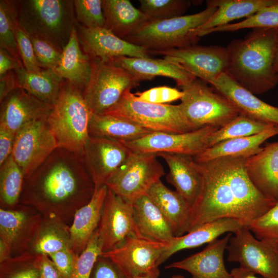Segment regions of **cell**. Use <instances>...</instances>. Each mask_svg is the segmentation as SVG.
I'll list each match as a JSON object with an SVG mask.
<instances>
[{"instance_id":"obj_1","label":"cell","mask_w":278,"mask_h":278,"mask_svg":"<svg viewBox=\"0 0 278 278\" xmlns=\"http://www.w3.org/2000/svg\"><path fill=\"white\" fill-rule=\"evenodd\" d=\"M247 159L223 157L195 162L202 184L191 207L188 232L222 218L237 219L248 227L277 201L265 197L253 185L246 168Z\"/></svg>"},{"instance_id":"obj_2","label":"cell","mask_w":278,"mask_h":278,"mask_svg":"<svg viewBox=\"0 0 278 278\" xmlns=\"http://www.w3.org/2000/svg\"><path fill=\"white\" fill-rule=\"evenodd\" d=\"M95 190L80 156L57 148L24 179L19 203L70 226L75 213L90 201Z\"/></svg>"},{"instance_id":"obj_3","label":"cell","mask_w":278,"mask_h":278,"mask_svg":"<svg viewBox=\"0 0 278 278\" xmlns=\"http://www.w3.org/2000/svg\"><path fill=\"white\" fill-rule=\"evenodd\" d=\"M278 28L253 29L227 46V74L254 95L265 93L278 84L273 60Z\"/></svg>"},{"instance_id":"obj_4","label":"cell","mask_w":278,"mask_h":278,"mask_svg":"<svg viewBox=\"0 0 278 278\" xmlns=\"http://www.w3.org/2000/svg\"><path fill=\"white\" fill-rule=\"evenodd\" d=\"M18 10L19 22L28 34L62 51L77 24L73 0H20Z\"/></svg>"},{"instance_id":"obj_5","label":"cell","mask_w":278,"mask_h":278,"mask_svg":"<svg viewBox=\"0 0 278 278\" xmlns=\"http://www.w3.org/2000/svg\"><path fill=\"white\" fill-rule=\"evenodd\" d=\"M92 113L82 92L64 80L47 119L58 148L79 156L82 154L90 136L89 125Z\"/></svg>"},{"instance_id":"obj_6","label":"cell","mask_w":278,"mask_h":278,"mask_svg":"<svg viewBox=\"0 0 278 278\" xmlns=\"http://www.w3.org/2000/svg\"><path fill=\"white\" fill-rule=\"evenodd\" d=\"M217 8L206 6L201 12L168 19L150 20L124 40L145 48L149 53L195 45L192 32L203 25Z\"/></svg>"},{"instance_id":"obj_7","label":"cell","mask_w":278,"mask_h":278,"mask_svg":"<svg viewBox=\"0 0 278 278\" xmlns=\"http://www.w3.org/2000/svg\"><path fill=\"white\" fill-rule=\"evenodd\" d=\"M207 84L195 78L181 88L183 96L178 105L194 130L205 127L219 128L240 114L229 99Z\"/></svg>"},{"instance_id":"obj_8","label":"cell","mask_w":278,"mask_h":278,"mask_svg":"<svg viewBox=\"0 0 278 278\" xmlns=\"http://www.w3.org/2000/svg\"><path fill=\"white\" fill-rule=\"evenodd\" d=\"M103 114L125 118L152 132L183 133L194 130L183 116L179 105L140 101L131 90Z\"/></svg>"},{"instance_id":"obj_9","label":"cell","mask_w":278,"mask_h":278,"mask_svg":"<svg viewBox=\"0 0 278 278\" xmlns=\"http://www.w3.org/2000/svg\"><path fill=\"white\" fill-rule=\"evenodd\" d=\"M91 59V76L83 95L93 113L103 114L119 101L124 94L139 85L125 70L109 61Z\"/></svg>"},{"instance_id":"obj_10","label":"cell","mask_w":278,"mask_h":278,"mask_svg":"<svg viewBox=\"0 0 278 278\" xmlns=\"http://www.w3.org/2000/svg\"><path fill=\"white\" fill-rule=\"evenodd\" d=\"M164 175V168L156 155L131 151L106 186L116 195L132 203L147 195L151 187Z\"/></svg>"},{"instance_id":"obj_11","label":"cell","mask_w":278,"mask_h":278,"mask_svg":"<svg viewBox=\"0 0 278 278\" xmlns=\"http://www.w3.org/2000/svg\"><path fill=\"white\" fill-rule=\"evenodd\" d=\"M168 246L134 236L101 255L113 262L129 278H158L160 260Z\"/></svg>"},{"instance_id":"obj_12","label":"cell","mask_w":278,"mask_h":278,"mask_svg":"<svg viewBox=\"0 0 278 278\" xmlns=\"http://www.w3.org/2000/svg\"><path fill=\"white\" fill-rule=\"evenodd\" d=\"M232 235L227 250L228 260L263 278H278V247L256 238L247 227Z\"/></svg>"},{"instance_id":"obj_13","label":"cell","mask_w":278,"mask_h":278,"mask_svg":"<svg viewBox=\"0 0 278 278\" xmlns=\"http://www.w3.org/2000/svg\"><path fill=\"white\" fill-rule=\"evenodd\" d=\"M47 119L31 121L15 133L11 155L25 178L58 148Z\"/></svg>"},{"instance_id":"obj_14","label":"cell","mask_w":278,"mask_h":278,"mask_svg":"<svg viewBox=\"0 0 278 278\" xmlns=\"http://www.w3.org/2000/svg\"><path fill=\"white\" fill-rule=\"evenodd\" d=\"M218 128L205 127L183 133L152 132L137 140L123 143L130 150L142 153L184 154L193 157L208 148L211 134Z\"/></svg>"},{"instance_id":"obj_15","label":"cell","mask_w":278,"mask_h":278,"mask_svg":"<svg viewBox=\"0 0 278 278\" xmlns=\"http://www.w3.org/2000/svg\"><path fill=\"white\" fill-rule=\"evenodd\" d=\"M150 53L162 55L164 59L181 65L194 77L209 84L228 72L227 47L193 45Z\"/></svg>"},{"instance_id":"obj_16","label":"cell","mask_w":278,"mask_h":278,"mask_svg":"<svg viewBox=\"0 0 278 278\" xmlns=\"http://www.w3.org/2000/svg\"><path fill=\"white\" fill-rule=\"evenodd\" d=\"M43 220L40 212L25 204L0 208V239L9 248L11 257L29 251Z\"/></svg>"},{"instance_id":"obj_17","label":"cell","mask_w":278,"mask_h":278,"mask_svg":"<svg viewBox=\"0 0 278 278\" xmlns=\"http://www.w3.org/2000/svg\"><path fill=\"white\" fill-rule=\"evenodd\" d=\"M131 152L124 143L89 136L80 156L95 189L106 185Z\"/></svg>"},{"instance_id":"obj_18","label":"cell","mask_w":278,"mask_h":278,"mask_svg":"<svg viewBox=\"0 0 278 278\" xmlns=\"http://www.w3.org/2000/svg\"><path fill=\"white\" fill-rule=\"evenodd\" d=\"M97 231L102 252L115 248L129 237L137 236L132 203L108 188Z\"/></svg>"},{"instance_id":"obj_19","label":"cell","mask_w":278,"mask_h":278,"mask_svg":"<svg viewBox=\"0 0 278 278\" xmlns=\"http://www.w3.org/2000/svg\"><path fill=\"white\" fill-rule=\"evenodd\" d=\"M79 41L90 58L108 61L119 57L150 58L148 50L119 38L105 27L87 28L77 23Z\"/></svg>"},{"instance_id":"obj_20","label":"cell","mask_w":278,"mask_h":278,"mask_svg":"<svg viewBox=\"0 0 278 278\" xmlns=\"http://www.w3.org/2000/svg\"><path fill=\"white\" fill-rule=\"evenodd\" d=\"M53 106L21 88L16 89L1 102L0 128L15 134L31 121L47 119Z\"/></svg>"},{"instance_id":"obj_21","label":"cell","mask_w":278,"mask_h":278,"mask_svg":"<svg viewBox=\"0 0 278 278\" xmlns=\"http://www.w3.org/2000/svg\"><path fill=\"white\" fill-rule=\"evenodd\" d=\"M210 84L215 91L229 99L240 114L278 125V108L257 98L228 74H222Z\"/></svg>"},{"instance_id":"obj_22","label":"cell","mask_w":278,"mask_h":278,"mask_svg":"<svg viewBox=\"0 0 278 278\" xmlns=\"http://www.w3.org/2000/svg\"><path fill=\"white\" fill-rule=\"evenodd\" d=\"M233 233L207 244L201 251L169 264L166 269H179L190 273V278H232L224 265L223 255Z\"/></svg>"},{"instance_id":"obj_23","label":"cell","mask_w":278,"mask_h":278,"mask_svg":"<svg viewBox=\"0 0 278 278\" xmlns=\"http://www.w3.org/2000/svg\"><path fill=\"white\" fill-rule=\"evenodd\" d=\"M108 61L125 70L140 82L157 76L166 77L173 79L177 86L182 88L196 78L181 65L164 58L123 56Z\"/></svg>"},{"instance_id":"obj_24","label":"cell","mask_w":278,"mask_h":278,"mask_svg":"<svg viewBox=\"0 0 278 278\" xmlns=\"http://www.w3.org/2000/svg\"><path fill=\"white\" fill-rule=\"evenodd\" d=\"M246 168L255 187L265 197L278 201V142L267 144L248 158Z\"/></svg>"},{"instance_id":"obj_25","label":"cell","mask_w":278,"mask_h":278,"mask_svg":"<svg viewBox=\"0 0 278 278\" xmlns=\"http://www.w3.org/2000/svg\"><path fill=\"white\" fill-rule=\"evenodd\" d=\"M167 164L169 171L166 180L192 207L198 199L202 179L193 157L179 154L160 153Z\"/></svg>"},{"instance_id":"obj_26","label":"cell","mask_w":278,"mask_h":278,"mask_svg":"<svg viewBox=\"0 0 278 278\" xmlns=\"http://www.w3.org/2000/svg\"><path fill=\"white\" fill-rule=\"evenodd\" d=\"M147 195L160 210L175 237L188 232L191 207L180 194L166 187L160 180L151 187Z\"/></svg>"},{"instance_id":"obj_27","label":"cell","mask_w":278,"mask_h":278,"mask_svg":"<svg viewBox=\"0 0 278 278\" xmlns=\"http://www.w3.org/2000/svg\"><path fill=\"white\" fill-rule=\"evenodd\" d=\"M107 190L106 185L96 189L90 201L74 215L70 227L71 249L77 256L98 228Z\"/></svg>"},{"instance_id":"obj_28","label":"cell","mask_w":278,"mask_h":278,"mask_svg":"<svg viewBox=\"0 0 278 278\" xmlns=\"http://www.w3.org/2000/svg\"><path fill=\"white\" fill-rule=\"evenodd\" d=\"M132 204L137 236L169 245L175 236L160 210L149 197L143 196Z\"/></svg>"},{"instance_id":"obj_29","label":"cell","mask_w":278,"mask_h":278,"mask_svg":"<svg viewBox=\"0 0 278 278\" xmlns=\"http://www.w3.org/2000/svg\"><path fill=\"white\" fill-rule=\"evenodd\" d=\"M244 226L237 219L222 218L205 223L182 236L175 237L162 255L160 265L178 251L208 244L224 233H234Z\"/></svg>"},{"instance_id":"obj_30","label":"cell","mask_w":278,"mask_h":278,"mask_svg":"<svg viewBox=\"0 0 278 278\" xmlns=\"http://www.w3.org/2000/svg\"><path fill=\"white\" fill-rule=\"evenodd\" d=\"M278 3V0H209L206 6L217 8L216 12L203 25L192 32L199 39L202 32L230 24L233 21L248 18L263 8Z\"/></svg>"},{"instance_id":"obj_31","label":"cell","mask_w":278,"mask_h":278,"mask_svg":"<svg viewBox=\"0 0 278 278\" xmlns=\"http://www.w3.org/2000/svg\"><path fill=\"white\" fill-rule=\"evenodd\" d=\"M54 70L83 93L91 76V59L80 47L76 26L73 28L60 62Z\"/></svg>"},{"instance_id":"obj_32","label":"cell","mask_w":278,"mask_h":278,"mask_svg":"<svg viewBox=\"0 0 278 278\" xmlns=\"http://www.w3.org/2000/svg\"><path fill=\"white\" fill-rule=\"evenodd\" d=\"M278 135V125L255 135L236 138L220 142L208 147L193 157L196 162H201L223 157L249 158L258 152L266 140Z\"/></svg>"},{"instance_id":"obj_33","label":"cell","mask_w":278,"mask_h":278,"mask_svg":"<svg viewBox=\"0 0 278 278\" xmlns=\"http://www.w3.org/2000/svg\"><path fill=\"white\" fill-rule=\"evenodd\" d=\"M105 27L125 39L150 20L129 0H102Z\"/></svg>"},{"instance_id":"obj_34","label":"cell","mask_w":278,"mask_h":278,"mask_svg":"<svg viewBox=\"0 0 278 278\" xmlns=\"http://www.w3.org/2000/svg\"><path fill=\"white\" fill-rule=\"evenodd\" d=\"M152 131L125 118L92 113L89 125L90 136L103 137L120 143L137 140Z\"/></svg>"},{"instance_id":"obj_35","label":"cell","mask_w":278,"mask_h":278,"mask_svg":"<svg viewBox=\"0 0 278 278\" xmlns=\"http://www.w3.org/2000/svg\"><path fill=\"white\" fill-rule=\"evenodd\" d=\"M20 88L47 103L54 105L59 95L64 79L53 69H42L37 72L24 67L14 70Z\"/></svg>"},{"instance_id":"obj_36","label":"cell","mask_w":278,"mask_h":278,"mask_svg":"<svg viewBox=\"0 0 278 278\" xmlns=\"http://www.w3.org/2000/svg\"><path fill=\"white\" fill-rule=\"evenodd\" d=\"M70 227L57 219L43 217L29 252L48 256L62 249L71 248Z\"/></svg>"},{"instance_id":"obj_37","label":"cell","mask_w":278,"mask_h":278,"mask_svg":"<svg viewBox=\"0 0 278 278\" xmlns=\"http://www.w3.org/2000/svg\"><path fill=\"white\" fill-rule=\"evenodd\" d=\"M0 166L1 208H12L19 203L25 178L11 154Z\"/></svg>"},{"instance_id":"obj_38","label":"cell","mask_w":278,"mask_h":278,"mask_svg":"<svg viewBox=\"0 0 278 278\" xmlns=\"http://www.w3.org/2000/svg\"><path fill=\"white\" fill-rule=\"evenodd\" d=\"M274 125H277L257 120L240 114L211 134L208 140V147L227 140L258 134Z\"/></svg>"},{"instance_id":"obj_39","label":"cell","mask_w":278,"mask_h":278,"mask_svg":"<svg viewBox=\"0 0 278 278\" xmlns=\"http://www.w3.org/2000/svg\"><path fill=\"white\" fill-rule=\"evenodd\" d=\"M278 28V3L265 7L242 21L230 23L205 31L199 38L217 32L235 31L244 29Z\"/></svg>"},{"instance_id":"obj_40","label":"cell","mask_w":278,"mask_h":278,"mask_svg":"<svg viewBox=\"0 0 278 278\" xmlns=\"http://www.w3.org/2000/svg\"><path fill=\"white\" fill-rule=\"evenodd\" d=\"M18 15V1H0V48L22 62L14 31V22Z\"/></svg>"},{"instance_id":"obj_41","label":"cell","mask_w":278,"mask_h":278,"mask_svg":"<svg viewBox=\"0 0 278 278\" xmlns=\"http://www.w3.org/2000/svg\"><path fill=\"white\" fill-rule=\"evenodd\" d=\"M141 10L150 20L168 19L183 15L189 8L188 0H139Z\"/></svg>"},{"instance_id":"obj_42","label":"cell","mask_w":278,"mask_h":278,"mask_svg":"<svg viewBox=\"0 0 278 278\" xmlns=\"http://www.w3.org/2000/svg\"><path fill=\"white\" fill-rule=\"evenodd\" d=\"M36 256L28 252L0 263V278H38Z\"/></svg>"},{"instance_id":"obj_43","label":"cell","mask_w":278,"mask_h":278,"mask_svg":"<svg viewBox=\"0 0 278 278\" xmlns=\"http://www.w3.org/2000/svg\"><path fill=\"white\" fill-rule=\"evenodd\" d=\"M248 228L256 238L278 247V201L265 214L252 221Z\"/></svg>"},{"instance_id":"obj_44","label":"cell","mask_w":278,"mask_h":278,"mask_svg":"<svg viewBox=\"0 0 278 278\" xmlns=\"http://www.w3.org/2000/svg\"><path fill=\"white\" fill-rule=\"evenodd\" d=\"M102 252L101 244L96 229L85 249L77 257L69 278H90L95 263Z\"/></svg>"},{"instance_id":"obj_45","label":"cell","mask_w":278,"mask_h":278,"mask_svg":"<svg viewBox=\"0 0 278 278\" xmlns=\"http://www.w3.org/2000/svg\"><path fill=\"white\" fill-rule=\"evenodd\" d=\"M77 22L87 28L105 27L102 0H73Z\"/></svg>"},{"instance_id":"obj_46","label":"cell","mask_w":278,"mask_h":278,"mask_svg":"<svg viewBox=\"0 0 278 278\" xmlns=\"http://www.w3.org/2000/svg\"><path fill=\"white\" fill-rule=\"evenodd\" d=\"M14 31L18 48L24 67L30 72L42 70L37 61L28 33L20 24L18 18L14 22Z\"/></svg>"},{"instance_id":"obj_47","label":"cell","mask_w":278,"mask_h":278,"mask_svg":"<svg viewBox=\"0 0 278 278\" xmlns=\"http://www.w3.org/2000/svg\"><path fill=\"white\" fill-rule=\"evenodd\" d=\"M28 34L39 66L42 69L54 70L60 62L62 51L47 41Z\"/></svg>"},{"instance_id":"obj_48","label":"cell","mask_w":278,"mask_h":278,"mask_svg":"<svg viewBox=\"0 0 278 278\" xmlns=\"http://www.w3.org/2000/svg\"><path fill=\"white\" fill-rule=\"evenodd\" d=\"M136 99L155 104H166L178 99L183 96L182 91L167 86H157L134 94Z\"/></svg>"},{"instance_id":"obj_49","label":"cell","mask_w":278,"mask_h":278,"mask_svg":"<svg viewBox=\"0 0 278 278\" xmlns=\"http://www.w3.org/2000/svg\"><path fill=\"white\" fill-rule=\"evenodd\" d=\"M90 278H129L111 259L102 255L97 259Z\"/></svg>"},{"instance_id":"obj_50","label":"cell","mask_w":278,"mask_h":278,"mask_svg":"<svg viewBox=\"0 0 278 278\" xmlns=\"http://www.w3.org/2000/svg\"><path fill=\"white\" fill-rule=\"evenodd\" d=\"M63 278H69L73 270L77 256L72 250L65 248L48 255Z\"/></svg>"},{"instance_id":"obj_51","label":"cell","mask_w":278,"mask_h":278,"mask_svg":"<svg viewBox=\"0 0 278 278\" xmlns=\"http://www.w3.org/2000/svg\"><path fill=\"white\" fill-rule=\"evenodd\" d=\"M36 263L39 272L38 278H63L48 256L37 254Z\"/></svg>"},{"instance_id":"obj_52","label":"cell","mask_w":278,"mask_h":278,"mask_svg":"<svg viewBox=\"0 0 278 278\" xmlns=\"http://www.w3.org/2000/svg\"><path fill=\"white\" fill-rule=\"evenodd\" d=\"M18 88H20L19 80L14 71H10L0 76V102Z\"/></svg>"},{"instance_id":"obj_53","label":"cell","mask_w":278,"mask_h":278,"mask_svg":"<svg viewBox=\"0 0 278 278\" xmlns=\"http://www.w3.org/2000/svg\"><path fill=\"white\" fill-rule=\"evenodd\" d=\"M15 134L0 128V165L11 154Z\"/></svg>"},{"instance_id":"obj_54","label":"cell","mask_w":278,"mask_h":278,"mask_svg":"<svg viewBox=\"0 0 278 278\" xmlns=\"http://www.w3.org/2000/svg\"><path fill=\"white\" fill-rule=\"evenodd\" d=\"M23 67L22 62L16 60L6 49L0 48V76Z\"/></svg>"},{"instance_id":"obj_55","label":"cell","mask_w":278,"mask_h":278,"mask_svg":"<svg viewBox=\"0 0 278 278\" xmlns=\"http://www.w3.org/2000/svg\"><path fill=\"white\" fill-rule=\"evenodd\" d=\"M230 273L232 278H259L252 272L240 267L233 268Z\"/></svg>"},{"instance_id":"obj_56","label":"cell","mask_w":278,"mask_h":278,"mask_svg":"<svg viewBox=\"0 0 278 278\" xmlns=\"http://www.w3.org/2000/svg\"><path fill=\"white\" fill-rule=\"evenodd\" d=\"M11 257L10 251L6 244L0 239V263Z\"/></svg>"},{"instance_id":"obj_57","label":"cell","mask_w":278,"mask_h":278,"mask_svg":"<svg viewBox=\"0 0 278 278\" xmlns=\"http://www.w3.org/2000/svg\"><path fill=\"white\" fill-rule=\"evenodd\" d=\"M274 71L278 73V39L277 41L273 60Z\"/></svg>"},{"instance_id":"obj_58","label":"cell","mask_w":278,"mask_h":278,"mask_svg":"<svg viewBox=\"0 0 278 278\" xmlns=\"http://www.w3.org/2000/svg\"><path fill=\"white\" fill-rule=\"evenodd\" d=\"M137 278H151V277H137ZM170 278H186L182 275H173Z\"/></svg>"}]
</instances>
